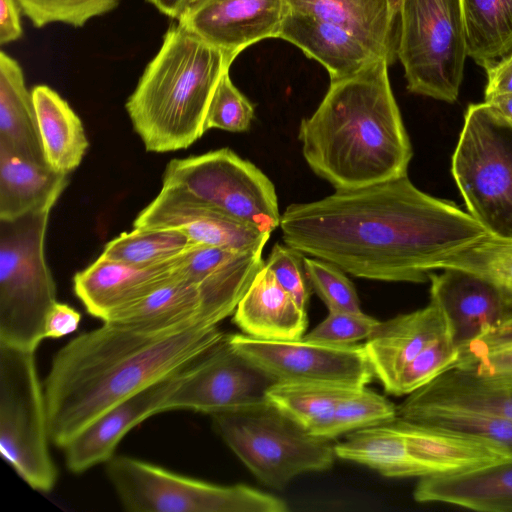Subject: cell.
Returning <instances> with one entry per match:
<instances>
[{
	"label": "cell",
	"mask_w": 512,
	"mask_h": 512,
	"mask_svg": "<svg viewBox=\"0 0 512 512\" xmlns=\"http://www.w3.org/2000/svg\"><path fill=\"white\" fill-rule=\"evenodd\" d=\"M430 301L437 305L458 349L498 323L510 307L483 277L459 268L430 273Z\"/></svg>",
	"instance_id": "ac0fdd59"
},
{
	"label": "cell",
	"mask_w": 512,
	"mask_h": 512,
	"mask_svg": "<svg viewBox=\"0 0 512 512\" xmlns=\"http://www.w3.org/2000/svg\"><path fill=\"white\" fill-rule=\"evenodd\" d=\"M254 105L232 83L226 72L218 83L211 100L205 129H221L229 132H244L250 128L254 118Z\"/></svg>",
	"instance_id": "ab89813d"
},
{
	"label": "cell",
	"mask_w": 512,
	"mask_h": 512,
	"mask_svg": "<svg viewBox=\"0 0 512 512\" xmlns=\"http://www.w3.org/2000/svg\"><path fill=\"white\" fill-rule=\"evenodd\" d=\"M286 0H188L177 22L233 60L250 45L278 38Z\"/></svg>",
	"instance_id": "5bb4252c"
},
{
	"label": "cell",
	"mask_w": 512,
	"mask_h": 512,
	"mask_svg": "<svg viewBox=\"0 0 512 512\" xmlns=\"http://www.w3.org/2000/svg\"><path fill=\"white\" fill-rule=\"evenodd\" d=\"M133 227L175 229L195 244L238 251L263 250L270 238V233L210 208L180 188L166 185L140 211Z\"/></svg>",
	"instance_id": "2e32d148"
},
{
	"label": "cell",
	"mask_w": 512,
	"mask_h": 512,
	"mask_svg": "<svg viewBox=\"0 0 512 512\" xmlns=\"http://www.w3.org/2000/svg\"><path fill=\"white\" fill-rule=\"evenodd\" d=\"M264 265L262 250L238 251L194 243L175 259L174 273L196 286L201 322L218 325L234 313Z\"/></svg>",
	"instance_id": "9a60e30c"
},
{
	"label": "cell",
	"mask_w": 512,
	"mask_h": 512,
	"mask_svg": "<svg viewBox=\"0 0 512 512\" xmlns=\"http://www.w3.org/2000/svg\"><path fill=\"white\" fill-rule=\"evenodd\" d=\"M227 446L264 485L282 489L293 478L329 469L330 440L315 436L268 401L212 415Z\"/></svg>",
	"instance_id": "8992f818"
},
{
	"label": "cell",
	"mask_w": 512,
	"mask_h": 512,
	"mask_svg": "<svg viewBox=\"0 0 512 512\" xmlns=\"http://www.w3.org/2000/svg\"><path fill=\"white\" fill-rule=\"evenodd\" d=\"M37 28L52 23L82 27L89 20L113 10L120 0H16Z\"/></svg>",
	"instance_id": "74e56055"
},
{
	"label": "cell",
	"mask_w": 512,
	"mask_h": 512,
	"mask_svg": "<svg viewBox=\"0 0 512 512\" xmlns=\"http://www.w3.org/2000/svg\"><path fill=\"white\" fill-rule=\"evenodd\" d=\"M447 340L453 341L444 316L430 301L423 308L381 321L363 346L374 376L389 393L408 364Z\"/></svg>",
	"instance_id": "d6986e66"
},
{
	"label": "cell",
	"mask_w": 512,
	"mask_h": 512,
	"mask_svg": "<svg viewBox=\"0 0 512 512\" xmlns=\"http://www.w3.org/2000/svg\"><path fill=\"white\" fill-rule=\"evenodd\" d=\"M284 243L358 278L423 283L452 255L489 234L454 202L408 176L289 205Z\"/></svg>",
	"instance_id": "6da1fadb"
},
{
	"label": "cell",
	"mask_w": 512,
	"mask_h": 512,
	"mask_svg": "<svg viewBox=\"0 0 512 512\" xmlns=\"http://www.w3.org/2000/svg\"><path fill=\"white\" fill-rule=\"evenodd\" d=\"M69 184V174L0 148V220L51 211Z\"/></svg>",
	"instance_id": "d4e9b609"
},
{
	"label": "cell",
	"mask_w": 512,
	"mask_h": 512,
	"mask_svg": "<svg viewBox=\"0 0 512 512\" xmlns=\"http://www.w3.org/2000/svg\"><path fill=\"white\" fill-rule=\"evenodd\" d=\"M349 388L309 382H275L267 390L266 399L314 435Z\"/></svg>",
	"instance_id": "d6a6232c"
},
{
	"label": "cell",
	"mask_w": 512,
	"mask_h": 512,
	"mask_svg": "<svg viewBox=\"0 0 512 512\" xmlns=\"http://www.w3.org/2000/svg\"><path fill=\"white\" fill-rule=\"evenodd\" d=\"M467 54L485 71L512 53V0H461Z\"/></svg>",
	"instance_id": "4dcf8cb0"
},
{
	"label": "cell",
	"mask_w": 512,
	"mask_h": 512,
	"mask_svg": "<svg viewBox=\"0 0 512 512\" xmlns=\"http://www.w3.org/2000/svg\"><path fill=\"white\" fill-rule=\"evenodd\" d=\"M162 185L180 188L204 205L262 232L271 234L280 227L274 184L229 148L172 159Z\"/></svg>",
	"instance_id": "8fae6325"
},
{
	"label": "cell",
	"mask_w": 512,
	"mask_h": 512,
	"mask_svg": "<svg viewBox=\"0 0 512 512\" xmlns=\"http://www.w3.org/2000/svg\"><path fill=\"white\" fill-rule=\"evenodd\" d=\"M389 62L330 80L298 138L310 169L335 190L357 189L407 175L413 151L393 95Z\"/></svg>",
	"instance_id": "3957f363"
},
{
	"label": "cell",
	"mask_w": 512,
	"mask_h": 512,
	"mask_svg": "<svg viewBox=\"0 0 512 512\" xmlns=\"http://www.w3.org/2000/svg\"><path fill=\"white\" fill-rule=\"evenodd\" d=\"M304 266L312 290L329 311H362L356 289L346 272L333 263L315 257H304Z\"/></svg>",
	"instance_id": "f35d334b"
},
{
	"label": "cell",
	"mask_w": 512,
	"mask_h": 512,
	"mask_svg": "<svg viewBox=\"0 0 512 512\" xmlns=\"http://www.w3.org/2000/svg\"><path fill=\"white\" fill-rule=\"evenodd\" d=\"M200 311L201 300L196 286L176 276L103 323L143 334H163L202 323Z\"/></svg>",
	"instance_id": "484cf974"
},
{
	"label": "cell",
	"mask_w": 512,
	"mask_h": 512,
	"mask_svg": "<svg viewBox=\"0 0 512 512\" xmlns=\"http://www.w3.org/2000/svg\"><path fill=\"white\" fill-rule=\"evenodd\" d=\"M44 156L54 170L69 174L82 162L89 147L82 121L55 90L32 89Z\"/></svg>",
	"instance_id": "f1b7e54d"
},
{
	"label": "cell",
	"mask_w": 512,
	"mask_h": 512,
	"mask_svg": "<svg viewBox=\"0 0 512 512\" xmlns=\"http://www.w3.org/2000/svg\"><path fill=\"white\" fill-rule=\"evenodd\" d=\"M44 385L35 351L0 344V452L33 489L48 492L57 481Z\"/></svg>",
	"instance_id": "9c48e42d"
},
{
	"label": "cell",
	"mask_w": 512,
	"mask_h": 512,
	"mask_svg": "<svg viewBox=\"0 0 512 512\" xmlns=\"http://www.w3.org/2000/svg\"><path fill=\"white\" fill-rule=\"evenodd\" d=\"M336 457L393 478L421 477L406 441L392 420L347 434L334 445Z\"/></svg>",
	"instance_id": "f546056e"
},
{
	"label": "cell",
	"mask_w": 512,
	"mask_h": 512,
	"mask_svg": "<svg viewBox=\"0 0 512 512\" xmlns=\"http://www.w3.org/2000/svg\"><path fill=\"white\" fill-rule=\"evenodd\" d=\"M304 254L296 249L276 243L268 256L265 265L273 273L280 286L296 301L307 308L312 288L308 281L304 266Z\"/></svg>",
	"instance_id": "b9f144b4"
},
{
	"label": "cell",
	"mask_w": 512,
	"mask_h": 512,
	"mask_svg": "<svg viewBox=\"0 0 512 512\" xmlns=\"http://www.w3.org/2000/svg\"><path fill=\"white\" fill-rule=\"evenodd\" d=\"M225 335L198 323L143 334L103 323L70 340L44 380L51 441L63 448L108 409L197 361Z\"/></svg>",
	"instance_id": "7a4b0ae2"
},
{
	"label": "cell",
	"mask_w": 512,
	"mask_h": 512,
	"mask_svg": "<svg viewBox=\"0 0 512 512\" xmlns=\"http://www.w3.org/2000/svg\"><path fill=\"white\" fill-rule=\"evenodd\" d=\"M233 61L178 22L168 28L125 104L146 151H178L202 137L214 92Z\"/></svg>",
	"instance_id": "277c9868"
},
{
	"label": "cell",
	"mask_w": 512,
	"mask_h": 512,
	"mask_svg": "<svg viewBox=\"0 0 512 512\" xmlns=\"http://www.w3.org/2000/svg\"><path fill=\"white\" fill-rule=\"evenodd\" d=\"M451 171L468 213L492 236L512 239V126L470 104Z\"/></svg>",
	"instance_id": "52a82bcc"
},
{
	"label": "cell",
	"mask_w": 512,
	"mask_h": 512,
	"mask_svg": "<svg viewBox=\"0 0 512 512\" xmlns=\"http://www.w3.org/2000/svg\"><path fill=\"white\" fill-rule=\"evenodd\" d=\"M0 148L38 163H47L32 91L19 63L0 53Z\"/></svg>",
	"instance_id": "83f0119b"
},
{
	"label": "cell",
	"mask_w": 512,
	"mask_h": 512,
	"mask_svg": "<svg viewBox=\"0 0 512 512\" xmlns=\"http://www.w3.org/2000/svg\"><path fill=\"white\" fill-rule=\"evenodd\" d=\"M276 382L240 354L227 335L182 371L161 412L191 410L214 415L266 402V392Z\"/></svg>",
	"instance_id": "4fadbf2b"
},
{
	"label": "cell",
	"mask_w": 512,
	"mask_h": 512,
	"mask_svg": "<svg viewBox=\"0 0 512 512\" xmlns=\"http://www.w3.org/2000/svg\"><path fill=\"white\" fill-rule=\"evenodd\" d=\"M227 339L276 382L363 387L375 377L363 345H329L303 337L263 340L244 333L227 335Z\"/></svg>",
	"instance_id": "7c38bea8"
},
{
	"label": "cell",
	"mask_w": 512,
	"mask_h": 512,
	"mask_svg": "<svg viewBox=\"0 0 512 512\" xmlns=\"http://www.w3.org/2000/svg\"><path fill=\"white\" fill-rule=\"evenodd\" d=\"M233 321L244 334L263 340H297L307 327L306 309L264 265L239 301Z\"/></svg>",
	"instance_id": "603a6c76"
},
{
	"label": "cell",
	"mask_w": 512,
	"mask_h": 512,
	"mask_svg": "<svg viewBox=\"0 0 512 512\" xmlns=\"http://www.w3.org/2000/svg\"><path fill=\"white\" fill-rule=\"evenodd\" d=\"M400 404L466 408L512 420V381L483 377L452 367L407 395Z\"/></svg>",
	"instance_id": "4316f807"
},
{
	"label": "cell",
	"mask_w": 512,
	"mask_h": 512,
	"mask_svg": "<svg viewBox=\"0 0 512 512\" xmlns=\"http://www.w3.org/2000/svg\"><path fill=\"white\" fill-rule=\"evenodd\" d=\"M289 11L310 16L352 33L392 64L399 25L388 0H286Z\"/></svg>",
	"instance_id": "cb8c5ba5"
},
{
	"label": "cell",
	"mask_w": 512,
	"mask_h": 512,
	"mask_svg": "<svg viewBox=\"0 0 512 512\" xmlns=\"http://www.w3.org/2000/svg\"><path fill=\"white\" fill-rule=\"evenodd\" d=\"M381 321L363 311H329L327 317L303 338L309 341L346 346L366 340Z\"/></svg>",
	"instance_id": "60d3db41"
},
{
	"label": "cell",
	"mask_w": 512,
	"mask_h": 512,
	"mask_svg": "<svg viewBox=\"0 0 512 512\" xmlns=\"http://www.w3.org/2000/svg\"><path fill=\"white\" fill-rule=\"evenodd\" d=\"M50 211L0 220V344L35 351L57 302L45 257Z\"/></svg>",
	"instance_id": "5b68a950"
},
{
	"label": "cell",
	"mask_w": 512,
	"mask_h": 512,
	"mask_svg": "<svg viewBox=\"0 0 512 512\" xmlns=\"http://www.w3.org/2000/svg\"><path fill=\"white\" fill-rule=\"evenodd\" d=\"M21 9L16 0H0V44L17 41L23 34Z\"/></svg>",
	"instance_id": "f6af8a7d"
},
{
	"label": "cell",
	"mask_w": 512,
	"mask_h": 512,
	"mask_svg": "<svg viewBox=\"0 0 512 512\" xmlns=\"http://www.w3.org/2000/svg\"><path fill=\"white\" fill-rule=\"evenodd\" d=\"M397 417V406L380 394L351 387L338 401L329 419L314 434L332 440L338 436L379 425Z\"/></svg>",
	"instance_id": "8d00e7d4"
},
{
	"label": "cell",
	"mask_w": 512,
	"mask_h": 512,
	"mask_svg": "<svg viewBox=\"0 0 512 512\" xmlns=\"http://www.w3.org/2000/svg\"><path fill=\"white\" fill-rule=\"evenodd\" d=\"M473 272L500 292L512 308V239L485 235L449 257L441 266Z\"/></svg>",
	"instance_id": "e575fe53"
},
{
	"label": "cell",
	"mask_w": 512,
	"mask_h": 512,
	"mask_svg": "<svg viewBox=\"0 0 512 512\" xmlns=\"http://www.w3.org/2000/svg\"><path fill=\"white\" fill-rule=\"evenodd\" d=\"M176 259V258H175ZM175 259L154 266H133L99 256L77 272L74 292L86 311L103 322L173 280Z\"/></svg>",
	"instance_id": "ffe728a7"
},
{
	"label": "cell",
	"mask_w": 512,
	"mask_h": 512,
	"mask_svg": "<svg viewBox=\"0 0 512 512\" xmlns=\"http://www.w3.org/2000/svg\"><path fill=\"white\" fill-rule=\"evenodd\" d=\"M181 373L121 401L83 428L62 448L68 469L82 473L111 460L117 445L131 429L161 413V406L178 384Z\"/></svg>",
	"instance_id": "e0dca14e"
},
{
	"label": "cell",
	"mask_w": 512,
	"mask_h": 512,
	"mask_svg": "<svg viewBox=\"0 0 512 512\" xmlns=\"http://www.w3.org/2000/svg\"><path fill=\"white\" fill-rule=\"evenodd\" d=\"M81 322V314L73 307L56 302L45 321V337L58 339L75 332Z\"/></svg>",
	"instance_id": "7bdbcfd3"
},
{
	"label": "cell",
	"mask_w": 512,
	"mask_h": 512,
	"mask_svg": "<svg viewBox=\"0 0 512 512\" xmlns=\"http://www.w3.org/2000/svg\"><path fill=\"white\" fill-rule=\"evenodd\" d=\"M503 121L512 126V94H502L484 101Z\"/></svg>",
	"instance_id": "bcb514c9"
},
{
	"label": "cell",
	"mask_w": 512,
	"mask_h": 512,
	"mask_svg": "<svg viewBox=\"0 0 512 512\" xmlns=\"http://www.w3.org/2000/svg\"><path fill=\"white\" fill-rule=\"evenodd\" d=\"M403 0H388L393 19L399 25V14Z\"/></svg>",
	"instance_id": "7dc6e473"
},
{
	"label": "cell",
	"mask_w": 512,
	"mask_h": 512,
	"mask_svg": "<svg viewBox=\"0 0 512 512\" xmlns=\"http://www.w3.org/2000/svg\"><path fill=\"white\" fill-rule=\"evenodd\" d=\"M192 244L179 230L134 228L109 241L101 256L133 266H154L174 260Z\"/></svg>",
	"instance_id": "836d02e7"
},
{
	"label": "cell",
	"mask_w": 512,
	"mask_h": 512,
	"mask_svg": "<svg viewBox=\"0 0 512 512\" xmlns=\"http://www.w3.org/2000/svg\"><path fill=\"white\" fill-rule=\"evenodd\" d=\"M397 417L459 433L512 457V420L492 413L449 406H397Z\"/></svg>",
	"instance_id": "1f68e13d"
},
{
	"label": "cell",
	"mask_w": 512,
	"mask_h": 512,
	"mask_svg": "<svg viewBox=\"0 0 512 512\" xmlns=\"http://www.w3.org/2000/svg\"><path fill=\"white\" fill-rule=\"evenodd\" d=\"M396 56L408 91L455 102L468 57L461 0H403Z\"/></svg>",
	"instance_id": "ba28073f"
},
{
	"label": "cell",
	"mask_w": 512,
	"mask_h": 512,
	"mask_svg": "<svg viewBox=\"0 0 512 512\" xmlns=\"http://www.w3.org/2000/svg\"><path fill=\"white\" fill-rule=\"evenodd\" d=\"M106 472L131 512H286L280 498L244 484L217 485L129 456H114Z\"/></svg>",
	"instance_id": "30bf717a"
},
{
	"label": "cell",
	"mask_w": 512,
	"mask_h": 512,
	"mask_svg": "<svg viewBox=\"0 0 512 512\" xmlns=\"http://www.w3.org/2000/svg\"><path fill=\"white\" fill-rule=\"evenodd\" d=\"M486 74L484 100L497 95L512 94V53L487 69Z\"/></svg>",
	"instance_id": "ee69618b"
},
{
	"label": "cell",
	"mask_w": 512,
	"mask_h": 512,
	"mask_svg": "<svg viewBox=\"0 0 512 512\" xmlns=\"http://www.w3.org/2000/svg\"><path fill=\"white\" fill-rule=\"evenodd\" d=\"M453 367L483 377L512 381V308L498 323L460 348Z\"/></svg>",
	"instance_id": "d590c367"
},
{
	"label": "cell",
	"mask_w": 512,
	"mask_h": 512,
	"mask_svg": "<svg viewBox=\"0 0 512 512\" xmlns=\"http://www.w3.org/2000/svg\"><path fill=\"white\" fill-rule=\"evenodd\" d=\"M413 498L482 512H512V457L458 473L422 477Z\"/></svg>",
	"instance_id": "44dd1931"
},
{
	"label": "cell",
	"mask_w": 512,
	"mask_h": 512,
	"mask_svg": "<svg viewBox=\"0 0 512 512\" xmlns=\"http://www.w3.org/2000/svg\"><path fill=\"white\" fill-rule=\"evenodd\" d=\"M278 38L318 61L328 71L330 80L354 75L386 59L345 29L291 11L283 20Z\"/></svg>",
	"instance_id": "7402d4cb"
}]
</instances>
